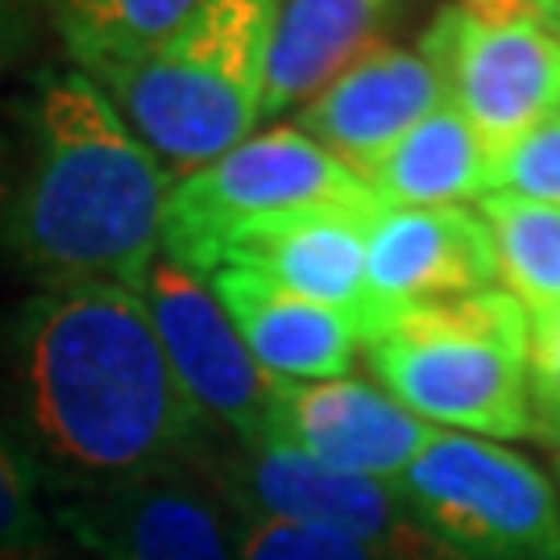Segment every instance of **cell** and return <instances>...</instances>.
<instances>
[{
  "instance_id": "5bb4252c",
  "label": "cell",
  "mask_w": 560,
  "mask_h": 560,
  "mask_svg": "<svg viewBox=\"0 0 560 560\" xmlns=\"http://www.w3.org/2000/svg\"><path fill=\"white\" fill-rule=\"evenodd\" d=\"M370 291L386 307L441 303L499 287L490 224L465 203L386 208L370 224Z\"/></svg>"
},
{
  "instance_id": "cb8c5ba5",
  "label": "cell",
  "mask_w": 560,
  "mask_h": 560,
  "mask_svg": "<svg viewBox=\"0 0 560 560\" xmlns=\"http://www.w3.org/2000/svg\"><path fill=\"white\" fill-rule=\"evenodd\" d=\"M25 42H30V18H25L21 0L0 4V71L25 50Z\"/></svg>"
},
{
  "instance_id": "9c48e42d",
  "label": "cell",
  "mask_w": 560,
  "mask_h": 560,
  "mask_svg": "<svg viewBox=\"0 0 560 560\" xmlns=\"http://www.w3.org/2000/svg\"><path fill=\"white\" fill-rule=\"evenodd\" d=\"M138 295L145 300L175 378L187 390V399L203 411V420L212 428L221 423V432L233 436V444H261L279 378H270L245 349L212 282L159 254L150 261Z\"/></svg>"
},
{
  "instance_id": "ffe728a7",
  "label": "cell",
  "mask_w": 560,
  "mask_h": 560,
  "mask_svg": "<svg viewBox=\"0 0 560 560\" xmlns=\"http://www.w3.org/2000/svg\"><path fill=\"white\" fill-rule=\"evenodd\" d=\"M55 548V520L42 506V474L0 423V560H34Z\"/></svg>"
},
{
  "instance_id": "603a6c76",
  "label": "cell",
  "mask_w": 560,
  "mask_h": 560,
  "mask_svg": "<svg viewBox=\"0 0 560 560\" xmlns=\"http://www.w3.org/2000/svg\"><path fill=\"white\" fill-rule=\"evenodd\" d=\"M532 324V358H527V399L536 441L560 453V307L527 316Z\"/></svg>"
},
{
  "instance_id": "8992f818",
  "label": "cell",
  "mask_w": 560,
  "mask_h": 560,
  "mask_svg": "<svg viewBox=\"0 0 560 560\" xmlns=\"http://www.w3.org/2000/svg\"><path fill=\"white\" fill-rule=\"evenodd\" d=\"M390 486L453 560H560L557 486L499 441L432 428Z\"/></svg>"
},
{
  "instance_id": "7402d4cb",
  "label": "cell",
  "mask_w": 560,
  "mask_h": 560,
  "mask_svg": "<svg viewBox=\"0 0 560 560\" xmlns=\"http://www.w3.org/2000/svg\"><path fill=\"white\" fill-rule=\"evenodd\" d=\"M490 191L560 208V108L490 166Z\"/></svg>"
},
{
  "instance_id": "5b68a950",
  "label": "cell",
  "mask_w": 560,
  "mask_h": 560,
  "mask_svg": "<svg viewBox=\"0 0 560 560\" xmlns=\"http://www.w3.org/2000/svg\"><path fill=\"white\" fill-rule=\"evenodd\" d=\"M307 208L386 212L358 171L332 159L303 129L279 120L233 145L224 159L171 183L159 254L208 279L233 233Z\"/></svg>"
},
{
  "instance_id": "6da1fadb",
  "label": "cell",
  "mask_w": 560,
  "mask_h": 560,
  "mask_svg": "<svg viewBox=\"0 0 560 560\" xmlns=\"http://www.w3.org/2000/svg\"><path fill=\"white\" fill-rule=\"evenodd\" d=\"M0 423L62 499L203 469L217 453L145 300L117 282L38 287L21 303L0 337Z\"/></svg>"
},
{
  "instance_id": "d6986e66",
  "label": "cell",
  "mask_w": 560,
  "mask_h": 560,
  "mask_svg": "<svg viewBox=\"0 0 560 560\" xmlns=\"http://www.w3.org/2000/svg\"><path fill=\"white\" fill-rule=\"evenodd\" d=\"M499 254L502 287L523 303L527 316L560 307V208L490 191L478 200Z\"/></svg>"
},
{
  "instance_id": "e0dca14e",
  "label": "cell",
  "mask_w": 560,
  "mask_h": 560,
  "mask_svg": "<svg viewBox=\"0 0 560 560\" xmlns=\"http://www.w3.org/2000/svg\"><path fill=\"white\" fill-rule=\"evenodd\" d=\"M490 150L453 104L423 117L386 159L365 175L386 208H448L490 196Z\"/></svg>"
},
{
  "instance_id": "4fadbf2b",
  "label": "cell",
  "mask_w": 560,
  "mask_h": 560,
  "mask_svg": "<svg viewBox=\"0 0 560 560\" xmlns=\"http://www.w3.org/2000/svg\"><path fill=\"white\" fill-rule=\"evenodd\" d=\"M444 101V83L420 46L382 42L307 101L295 129L361 179Z\"/></svg>"
},
{
  "instance_id": "ba28073f",
  "label": "cell",
  "mask_w": 560,
  "mask_h": 560,
  "mask_svg": "<svg viewBox=\"0 0 560 560\" xmlns=\"http://www.w3.org/2000/svg\"><path fill=\"white\" fill-rule=\"evenodd\" d=\"M203 469L229 506L332 532L382 560H453L407 515L390 481L328 469L279 444H233V453L217 448Z\"/></svg>"
},
{
  "instance_id": "7c38bea8",
  "label": "cell",
  "mask_w": 560,
  "mask_h": 560,
  "mask_svg": "<svg viewBox=\"0 0 560 560\" xmlns=\"http://www.w3.org/2000/svg\"><path fill=\"white\" fill-rule=\"evenodd\" d=\"M432 436V423L361 378L279 382L261 444H279L328 469L395 481Z\"/></svg>"
},
{
  "instance_id": "2e32d148",
  "label": "cell",
  "mask_w": 560,
  "mask_h": 560,
  "mask_svg": "<svg viewBox=\"0 0 560 560\" xmlns=\"http://www.w3.org/2000/svg\"><path fill=\"white\" fill-rule=\"evenodd\" d=\"M402 0H275L261 120L316 101L340 71L382 46Z\"/></svg>"
},
{
  "instance_id": "ac0fdd59",
  "label": "cell",
  "mask_w": 560,
  "mask_h": 560,
  "mask_svg": "<svg viewBox=\"0 0 560 560\" xmlns=\"http://www.w3.org/2000/svg\"><path fill=\"white\" fill-rule=\"evenodd\" d=\"M62 50L83 75L129 62L171 38L203 0H46Z\"/></svg>"
},
{
  "instance_id": "3957f363",
  "label": "cell",
  "mask_w": 560,
  "mask_h": 560,
  "mask_svg": "<svg viewBox=\"0 0 560 560\" xmlns=\"http://www.w3.org/2000/svg\"><path fill=\"white\" fill-rule=\"evenodd\" d=\"M270 18L275 0H203L154 50L88 80L175 183L258 133Z\"/></svg>"
},
{
  "instance_id": "7a4b0ae2",
  "label": "cell",
  "mask_w": 560,
  "mask_h": 560,
  "mask_svg": "<svg viewBox=\"0 0 560 560\" xmlns=\"http://www.w3.org/2000/svg\"><path fill=\"white\" fill-rule=\"evenodd\" d=\"M21 162L0 200V254L38 287L138 291L162 249L171 175L80 67L34 75Z\"/></svg>"
},
{
  "instance_id": "8fae6325",
  "label": "cell",
  "mask_w": 560,
  "mask_h": 560,
  "mask_svg": "<svg viewBox=\"0 0 560 560\" xmlns=\"http://www.w3.org/2000/svg\"><path fill=\"white\" fill-rule=\"evenodd\" d=\"M374 221L378 212H365V208H307V212L275 217L224 241L221 266L254 270L261 279L279 282L291 295L337 307L345 316H353L361 324V337L370 340L395 316V307L378 303L370 291L365 258H370Z\"/></svg>"
},
{
  "instance_id": "9a60e30c",
  "label": "cell",
  "mask_w": 560,
  "mask_h": 560,
  "mask_svg": "<svg viewBox=\"0 0 560 560\" xmlns=\"http://www.w3.org/2000/svg\"><path fill=\"white\" fill-rule=\"evenodd\" d=\"M221 307L241 332L245 349L279 382H332L349 378L358 349L365 345L361 324L337 307L282 291L279 282L254 270L221 266L208 275Z\"/></svg>"
},
{
  "instance_id": "277c9868",
  "label": "cell",
  "mask_w": 560,
  "mask_h": 560,
  "mask_svg": "<svg viewBox=\"0 0 560 560\" xmlns=\"http://www.w3.org/2000/svg\"><path fill=\"white\" fill-rule=\"evenodd\" d=\"M532 324L506 287L399 307L365 340L382 390L423 423L481 441L536 436L527 399Z\"/></svg>"
},
{
  "instance_id": "44dd1931",
  "label": "cell",
  "mask_w": 560,
  "mask_h": 560,
  "mask_svg": "<svg viewBox=\"0 0 560 560\" xmlns=\"http://www.w3.org/2000/svg\"><path fill=\"white\" fill-rule=\"evenodd\" d=\"M229 527H233V560H382L345 536L270 520L241 506H229Z\"/></svg>"
},
{
  "instance_id": "484cf974",
  "label": "cell",
  "mask_w": 560,
  "mask_h": 560,
  "mask_svg": "<svg viewBox=\"0 0 560 560\" xmlns=\"http://www.w3.org/2000/svg\"><path fill=\"white\" fill-rule=\"evenodd\" d=\"M0 4H9V0H0Z\"/></svg>"
},
{
  "instance_id": "d4e9b609",
  "label": "cell",
  "mask_w": 560,
  "mask_h": 560,
  "mask_svg": "<svg viewBox=\"0 0 560 560\" xmlns=\"http://www.w3.org/2000/svg\"><path fill=\"white\" fill-rule=\"evenodd\" d=\"M536 9L544 13V21L560 34V0H536Z\"/></svg>"
},
{
  "instance_id": "30bf717a",
  "label": "cell",
  "mask_w": 560,
  "mask_h": 560,
  "mask_svg": "<svg viewBox=\"0 0 560 560\" xmlns=\"http://www.w3.org/2000/svg\"><path fill=\"white\" fill-rule=\"evenodd\" d=\"M55 523L96 560H233L229 506L196 469L62 499Z\"/></svg>"
},
{
  "instance_id": "52a82bcc",
  "label": "cell",
  "mask_w": 560,
  "mask_h": 560,
  "mask_svg": "<svg viewBox=\"0 0 560 560\" xmlns=\"http://www.w3.org/2000/svg\"><path fill=\"white\" fill-rule=\"evenodd\" d=\"M420 50L490 159L560 108V34L536 0H448Z\"/></svg>"
}]
</instances>
